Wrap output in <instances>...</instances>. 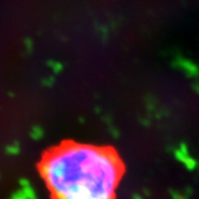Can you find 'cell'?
Instances as JSON below:
<instances>
[{
    "label": "cell",
    "instance_id": "obj_1",
    "mask_svg": "<svg viewBox=\"0 0 199 199\" xmlns=\"http://www.w3.org/2000/svg\"><path fill=\"white\" fill-rule=\"evenodd\" d=\"M40 173L54 199H114L122 165L108 148L67 143L46 154Z\"/></svg>",
    "mask_w": 199,
    "mask_h": 199
},
{
    "label": "cell",
    "instance_id": "obj_2",
    "mask_svg": "<svg viewBox=\"0 0 199 199\" xmlns=\"http://www.w3.org/2000/svg\"><path fill=\"white\" fill-rule=\"evenodd\" d=\"M137 199H141V198H139V197H137Z\"/></svg>",
    "mask_w": 199,
    "mask_h": 199
}]
</instances>
